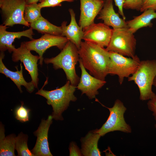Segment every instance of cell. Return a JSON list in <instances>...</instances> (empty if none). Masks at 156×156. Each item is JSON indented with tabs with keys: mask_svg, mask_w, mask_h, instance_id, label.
<instances>
[{
	"mask_svg": "<svg viewBox=\"0 0 156 156\" xmlns=\"http://www.w3.org/2000/svg\"><path fill=\"white\" fill-rule=\"evenodd\" d=\"M78 49L79 59L90 74L99 79L105 80L108 75L110 62L109 52L94 43L81 41Z\"/></svg>",
	"mask_w": 156,
	"mask_h": 156,
	"instance_id": "cell-1",
	"label": "cell"
},
{
	"mask_svg": "<svg viewBox=\"0 0 156 156\" xmlns=\"http://www.w3.org/2000/svg\"><path fill=\"white\" fill-rule=\"evenodd\" d=\"M44 86L36 94L45 98L47 104L51 106V115L53 119L63 120L62 113L67 109L70 102H75L77 100L74 94L77 86L72 84L69 80L62 87L50 91L43 90Z\"/></svg>",
	"mask_w": 156,
	"mask_h": 156,
	"instance_id": "cell-2",
	"label": "cell"
},
{
	"mask_svg": "<svg viewBox=\"0 0 156 156\" xmlns=\"http://www.w3.org/2000/svg\"><path fill=\"white\" fill-rule=\"evenodd\" d=\"M79 59L78 49L68 41L57 55L51 58H45L43 61L46 64H52L55 70L62 69L67 80L73 85L77 86L80 78L76 73L75 66Z\"/></svg>",
	"mask_w": 156,
	"mask_h": 156,
	"instance_id": "cell-3",
	"label": "cell"
},
{
	"mask_svg": "<svg viewBox=\"0 0 156 156\" xmlns=\"http://www.w3.org/2000/svg\"><path fill=\"white\" fill-rule=\"evenodd\" d=\"M156 76V60L140 61L135 72L128 78V81H133L139 88L140 99L142 101L149 100L155 93L152 86Z\"/></svg>",
	"mask_w": 156,
	"mask_h": 156,
	"instance_id": "cell-4",
	"label": "cell"
},
{
	"mask_svg": "<svg viewBox=\"0 0 156 156\" xmlns=\"http://www.w3.org/2000/svg\"><path fill=\"white\" fill-rule=\"evenodd\" d=\"M136 40L129 28L113 29L111 38L106 48L108 51L133 58L135 55Z\"/></svg>",
	"mask_w": 156,
	"mask_h": 156,
	"instance_id": "cell-5",
	"label": "cell"
},
{
	"mask_svg": "<svg viewBox=\"0 0 156 156\" xmlns=\"http://www.w3.org/2000/svg\"><path fill=\"white\" fill-rule=\"evenodd\" d=\"M100 103L109 111V116L105 122L100 129H96V132L101 137L108 133L115 131L126 133L131 132V127L126 123L124 117L127 108L121 100L116 99L113 106L111 108L107 107Z\"/></svg>",
	"mask_w": 156,
	"mask_h": 156,
	"instance_id": "cell-6",
	"label": "cell"
},
{
	"mask_svg": "<svg viewBox=\"0 0 156 156\" xmlns=\"http://www.w3.org/2000/svg\"><path fill=\"white\" fill-rule=\"evenodd\" d=\"M110 62L108 74L117 75L121 85L124 78L129 77L136 70L141 61L136 55L133 58L127 57L118 53L109 51Z\"/></svg>",
	"mask_w": 156,
	"mask_h": 156,
	"instance_id": "cell-7",
	"label": "cell"
},
{
	"mask_svg": "<svg viewBox=\"0 0 156 156\" xmlns=\"http://www.w3.org/2000/svg\"><path fill=\"white\" fill-rule=\"evenodd\" d=\"M26 5V0H0L3 25L12 27L21 24L29 27L30 24L26 21L24 16Z\"/></svg>",
	"mask_w": 156,
	"mask_h": 156,
	"instance_id": "cell-8",
	"label": "cell"
},
{
	"mask_svg": "<svg viewBox=\"0 0 156 156\" xmlns=\"http://www.w3.org/2000/svg\"><path fill=\"white\" fill-rule=\"evenodd\" d=\"M68 41L65 37L45 34L39 38L24 42L29 50L38 54L40 57L39 64L42 66L44 59L43 55L47 49L55 46L61 50Z\"/></svg>",
	"mask_w": 156,
	"mask_h": 156,
	"instance_id": "cell-9",
	"label": "cell"
},
{
	"mask_svg": "<svg viewBox=\"0 0 156 156\" xmlns=\"http://www.w3.org/2000/svg\"><path fill=\"white\" fill-rule=\"evenodd\" d=\"M30 51L28 49L24 42L21 43L20 47L16 48L13 51L12 60L14 62L20 61L22 62L30 74L31 81L37 88L39 82L37 62L40 60L38 55L32 54Z\"/></svg>",
	"mask_w": 156,
	"mask_h": 156,
	"instance_id": "cell-10",
	"label": "cell"
},
{
	"mask_svg": "<svg viewBox=\"0 0 156 156\" xmlns=\"http://www.w3.org/2000/svg\"><path fill=\"white\" fill-rule=\"evenodd\" d=\"M82 39L84 41L107 47L112 35L113 29L104 23H93L83 30Z\"/></svg>",
	"mask_w": 156,
	"mask_h": 156,
	"instance_id": "cell-11",
	"label": "cell"
},
{
	"mask_svg": "<svg viewBox=\"0 0 156 156\" xmlns=\"http://www.w3.org/2000/svg\"><path fill=\"white\" fill-rule=\"evenodd\" d=\"M51 115L46 120L42 119L37 129L33 133L37 138L34 146L31 151L34 156H52L50 151L48 140L49 128L53 122Z\"/></svg>",
	"mask_w": 156,
	"mask_h": 156,
	"instance_id": "cell-12",
	"label": "cell"
},
{
	"mask_svg": "<svg viewBox=\"0 0 156 156\" xmlns=\"http://www.w3.org/2000/svg\"><path fill=\"white\" fill-rule=\"evenodd\" d=\"M79 66L81 70V75L77 88L81 94H85L90 99L95 98L99 94L98 90L106 83L105 80H102L89 74L79 59Z\"/></svg>",
	"mask_w": 156,
	"mask_h": 156,
	"instance_id": "cell-13",
	"label": "cell"
},
{
	"mask_svg": "<svg viewBox=\"0 0 156 156\" xmlns=\"http://www.w3.org/2000/svg\"><path fill=\"white\" fill-rule=\"evenodd\" d=\"M80 14L79 25L83 31L93 23L104 3V0H80Z\"/></svg>",
	"mask_w": 156,
	"mask_h": 156,
	"instance_id": "cell-14",
	"label": "cell"
},
{
	"mask_svg": "<svg viewBox=\"0 0 156 156\" xmlns=\"http://www.w3.org/2000/svg\"><path fill=\"white\" fill-rule=\"evenodd\" d=\"M7 26L3 25H0V50L4 52L8 50L11 53L16 49L12 44L16 38H20L22 36L27 37L32 40L34 33L33 29H29L21 31L10 32L6 31Z\"/></svg>",
	"mask_w": 156,
	"mask_h": 156,
	"instance_id": "cell-15",
	"label": "cell"
},
{
	"mask_svg": "<svg viewBox=\"0 0 156 156\" xmlns=\"http://www.w3.org/2000/svg\"><path fill=\"white\" fill-rule=\"evenodd\" d=\"M113 0H104L103 8L99 13L98 19L102 20L104 23L112 27L113 29L129 28L127 22L120 18L114 8Z\"/></svg>",
	"mask_w": 156,
	"mask_h": 156,
	"instance_id": "cell-16",
	"label": "cell"
},
{
	"mask_svg": "<svg viewBox=\"0 0 156 156\" xmlns=\"http://www.w3.org/2000/svg\"><path fill=\"white\" fill-rule=\"evenodd\" d=\"M71 19L70 24L66 25L67 22H63L61 25L62 33L61 36L65 37L74 44L78 49L80 48L84 31L83 28L77 23L75 13L72 9L68 10Z\"/></svg>",
	"mask_w": 156,
	"mask_h": 156,
	"instance_id": "cell-17",
	"label": "cell"
},
{
	"mask_svg": "<svg viewBox=\"0 0 156 156\" xmlns=\"http://www.w3.org/2000/svg\"><path fill=\"white\" fill-rule=\"evenodd\" d=\"M5 55L4 52H1L0 55V73L5 75L7 77L10 78L14 83L20 92L22 93L21 86H24L29 92L31 93L35 88L33 83L31 81L28 82L25 79L23 74V66L20 64L21 69L20 70L16 68V71H13L7 68L3 64L2 60Z\"/></svg>",
	"mask_w": 156,
	"mask_h": 156,
	"instance_id": "cell-18",
	"label": "cell"
},
{
	"mask_svg": "<svg viewBox=\"0 0 156 156\" xmlns=\"http://www.w3.org/2000/svg\"><path fill=\"white\" fill-rule=\"evenodd\" d=\"M101 137L96 129L89 131L85 137L81 138V150L83 156H101V152L98 146Z\"/></svg>",
	"mask_w": 156,
	"mask_h": 156,
	"instance_id": "cell-19",
	"label": "cell"
},
{
	"mask_svg": "<svg viewBox=\"0 0 156 156\" xmlns=\"http://www.w3.org/2000/svg\"><path fill=\"white\" fill-rule=\"evenodd\" d=\"M156 18V11L151 9L147 10L141 15L127 21L129 30L133 34L138 30L145 27H151V21Z\"/></svg>",
	"mask_w": 156,
	"mask_h": 156,
	"instance_id": "cell-20",
	"label": "cell"
},
{
	"mask_svg": "<svg viewBox=\"0 0 156 156\" xmlns=\"http://www.w3.org/2000/svg\"><path fill=\"white\" fill-rule=\"evenodd\" d=\"M16 136L10 134L5 137L3 125H0V156H15V142Z\"/></svg>",
	"mask_w": 156,
	"mask_h": 156,
	"instance_id": "cell-21",
	"label": "cell"
},
{
	"mask_svg": "<svg viewBox=\"0 0 156 156\" xmlns=\"http://www.w3.org/2000/svg\"><path fill=\"white\" fill-rule=\"evenodd\" d=\"M30 27L42 34H48L53 35L61 36L62 28L50 23L41 16L37 20L30 23Z\"/></svg>",
	"mask_w": 156,
	"mask_h": 156,
	"instance_id": "cell-22",
	"label": "cell"
},
{
	"mask_svg": "<svg viewBox=\"0 0 156 156\" xmlns=\"http://www.w3.org/2000/svg\"><path fill=\"white\" fill-rule=\"evenodd\" d=\"M28 136L27 134L21 132L16 136L15 149L18 156H34L27 145Z\"/></svg>",
	"mask_w": 156,
	"mask_h": 156,
	"instance_id": "cell-23",
	"label": "cell"
},
{
	"mask_svg": "<svg viewBox=\"0 0 156 156\" xmlns=\"http://www.w3.org/2000/svg\"><path fill=\"white\" fill-rule=\"evenodd\" d=\"M41 9L37 3L27 4L24 14L25 20L30 24L36 21L41 16Z\"/></svg>",
	"mask_w": 156,
	"mask_h": 156,
	"instance_id": "cell-24",
	"label": "cell"
},
{
	"mask_svg": "<svg viewBox=\"0 0 156 156\" xmlns=\"http://www.w3.org/2000/svg\"><path fill=\"white\" fill-rule=\"evenodd\" d=\"M21 105L17 107L15 111V118L22 123L29 121V114L31 110L24 107L23 102H21Z\"/></svg>",
	"mask_w": 156,
	"mask_h": 156,
	"instance_id": "cell-25",
	"label": "cell"
},
{
	"mask_svg": "<svg viewBox=\"0 0 156 156\" xmlns=\"http://www.w3.org/2000/svg\"><path fill=\"white\" fill-rule=\"evenodd\" d=\"M142 0H125L123 8L126 9H131L140 11Z\"/></svg>",
	"mask_w": 156,
	"mask_h": 156,
	"instance_id": "cell-26",
	"label": "cell"
},
{
	"mask_svg": "<svg viewBox=\"0 0 156 156\" xmlns=\"http://www.w3.org/2000/svg\"><path fill=\"white\" fill-rule=\"evenodd\" d=\"M62 1L60 0H41L38 3L41 8L46 7H54L60 6Z\"/></svg>",
	"mask_w": 156,
	"mask_h": 156,
	"instance_id": "cell-27",
	"label": "cell"
},
{
	"mask_svg": "<svg viewBox=\"0 0 156 156\" xmlns=\"http://www.w3.org/2000/svg\"><path fill=\"white\" fill-rule=\"evenodd\" d=\"M148 9L156 11V0H142L140 12H143Z\"/></svg>",
	"mask_w": 156,
	"mask_h": 156,
	"instance_id": "cell-28",
	"label": "cell"
},
{
	"mask_svg": "<svg viewBox=\"0 0 156 156\" xmlns=\"http://www.w3.org/2000/svg\"><path fill=\"white\" fill-rule=\"evenodd\" d=\"M147 106L148 109L152 112V115L156 121V94H155L148 100Z\"/></svg>",
	"mask_w": 156,
	"mask_h": 156,
	"instance_id": "cell-29",
	"label": "cell"
},
{
	"mask_svg": "<svg viewBox=\"0 0 156 156\" xmlns=\"http://www.w3.org/2000/svg\"><path fill=\"white\" fill-rule=\"evenodd\" d=\"M69 156H83L81 149L77 146L76 143L74 142H71L69 146Z\"/></svg>",
	"mask_w": 156,
	"mask_h": 156,
	"instance_id": "cell-30",
	"label": "cell"
},
{
	"mask_svg": "<svg viewBox=\"0 0 156 156\" xmlns=\"http://www.w3.org/2000/svg\"><path fill=\"white\" fill-rule=\"evenodd\" d=\"M115 2V5L118 8V12L122 16L123 19L125 20V16L123 12V5L125 0H113Z\"/></svg>",
	"mask_w": 156,
	"mask_h": 156,
	"instance_id": "cell-31",
	"label": "cell"
},
{
	"mask_svg": "<svg viewBox=\"0 0 156 156\" xmlns=\"http://www.w3.org/2000/svg\"><path fill=\"white\" fill-rule=\"evenodd\" d=\"M40 0H26L27 4L33 3H37Z\"/></svg>",
	"mask_w": 156,
	"mask_h": 156,
	"instance_id": "cell-32",
	"label": "cell"
},
{
	"mask_svg": "<svg viewBox=\"0 0 156 156\" xmlns=\"http://www.w3.org/2000/svg\"><path fill=\"white\" fill-rule=\"evenodd\" d=\"M153 85L156 87V76L155 77L153 80Z\"/></svg>",
	"mask_w": 156,
	"mask_h": 156,
	"instance_id": "cell-33",
	"label": "cell"
},
{
	"mask_svg": "<svg viewBox=\"0 0 156 156\" xmlns=\"http://www.w3.org/2000/svg\"><path fill=\"white\" fill-rule=\"evenodd\" d=\"M62 1H66L68 2H72L73 1L75 0H60Z\"/></svg>",
	"mask_w": 156,
	"mask_h": 156,
	"instance_id": "cell-34",
	"label": "cell"
},
{
	"mask_svg": "<svg viewBox=\"0 0 156 156\" xmlns=\"http://www.w3.org/2000/svg\"><path fill=\"white\" fill-rule=\"evenodd\" d=\"M156 129V123L154 125Z\"/></svg>",
	"mask_w": 156,
	"mask_h": 156,
	"instance_id": "cell-35",
	"label": "cell"
}]
</instances>
